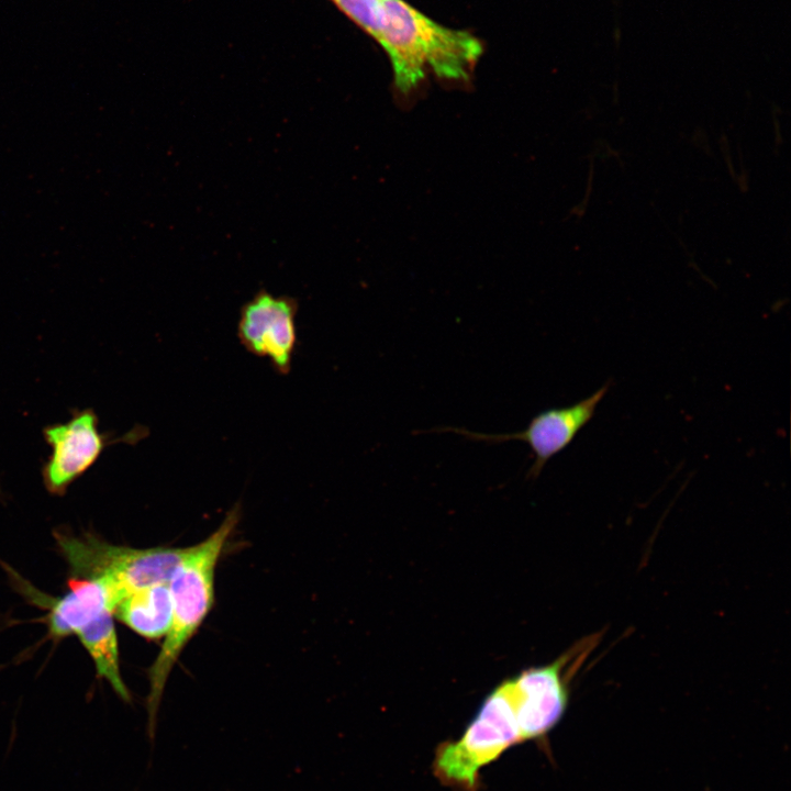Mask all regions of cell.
Listing matches in <instances>:
<instances>
[{
	"label": "cell",
	"mask_w": 791,
	"mask_h": 791,
	"mask_svg": "<svg viewBox=\"0 0 791 791\" xmlns=\"http://www.w3.org/2000/svg\"><path fill=\"white\" fill-rule=\"evenodd\" d=\"M379 7L377 42L402 91L415 87L427 67L442 78H465L482 53L476 36L437 23L405 0H379Z\"/></svg>",
	"instance_id": "6da1fadb"
},
{
	"label": "cell",
	"mask_w": 791,
	"mask_h": 791,
	"mask_svg": "<svg viewBox=\"0 0 791 791\" xmlns=\"http://www.w3.org/2000/svg\"><path fill=\"white\" fill-rule=\"evenodd\" d=\"M239 514V504H236L210 536L190 546L168 582L171 600L170 625L160 650L148 669L147 712L148 732L152 735L170 672L212 609L215 567L226 541L238 523Z\"/></svg>",
	"instance_id": "7a4b0ae2"
},
{
	"label": "cell",
	"mask_w": 791,
	"mask_h": 791,
	"mask_svg": "<svg viewBox=\"0 0 791 791\" xmlns=\"http://www.w3.org/2000/svg\"><path fill=\"white\" fill-rule=\"evenodd\" d=\"M57 547L71 579H98L118 603L127 594L169 582L189 547L133 548L110 544L91 535L55 532Z\"/></svg>",
	"instance_id": "3957f363"
},
{
	"label": "cell",
	"mask_w": 791,
	"mask_h": 791,
	"mask_svg": "<svg viewBox=\"0 0 791 791\" xmlns=\"http://www.w3.org/2000/svg\"><path fill=\"white\" fill-rule=\"evenodd\" d=\"M522 743L506 680L483 700L457 740L442 743L433 760L441 783L456 791H478L481 768Z\"/></svg>",
	"instance_id": "277c9868"
},
{
	"label": "cell",
	"mask_w": 791,
	"mask_h": 791,
	"mask_svg": "<svg viewBox=\"0 0 791 791\" xmlns=\"http://www.w3.org/2000/svg\"><path fill=\"white\" fill-rule=\"evenodd\" d=\"M601 637L588 635L554 661L506 679L522 742L543 738L557 725L568 705L571 680Z\"/></svg>",
	"instance_id": "5b68a950"
},
{
	"label": "cell",
	"mask_w": 791,
	"mask_h": 791,
	"mask_svg": "<svg viewBox=\"0 0 791 791\" xmlns=\"http://www.w3.org/2000/svg\"><path fill=\"white\" fill-rule=\"evenodd\" d=\"M142 427L114 439L99 430V420L92 409L78 410L65 423L46 426L43 430L51 455L42 467L45 489L53 495H63L71 483L85 475L99 459L103 450L115 442L138 441Z\"/></svg>",
	"instance_id": "8992f818"
},
{
	"label": "cell",
	"mask_w": 791,
	"mask_h": 791,
	"mask_svg": "<svg viewBox=\"0 0 791 791\" xmlns=\"http://www.w3.org/2000/svg\"><path fill=\"white\" fill-rule=\"evenodd\" d=\"M610 389V381L575 404L552 408L532 417L527 426L510 434H482L465 428L445 427L432 432H453L476 442L501 444L519 441L527 444L533 453V463L527 478L536 479L548 460L565 450L578 433L592 420L597 408Z\"/></svg>",
	"instance_id": "52a82bcc"
},
{
	"label": "cell",
	"mask_w": 791,
	"mask_h": 791,
	"mask_svg": "<svg viewBox=\"0 0 791 791\" xmlns=\"http://www.w3.org/2000/svg\"><path fill=\"white\" fill-rule=\"evenodd\" d=\"M299 302L289 296L276 297L260 289L243 304L237 337L245 349L269 359L280 375L291 369L297 346L296 316Z\"/></svg>",
	"instance_id": "ba28073f"
},
{
	"label": "cell",
	"mask_w": 791,
	"mask_h": 791,
	"mask_svg": "<svg viewBox=\"0 0 791 791\" xmlns=\"http://www.w3.org/2000/svg\"><path fill=\"white\" fill-rule=\"evenodd\" d=\"M10 573L23 597L47 611L46 624L49 634L55 638L76 635L81 627L101 614L114 613L118 604L110 588L98 579H71L65 594L51 597L31 586L18 573Z\"/></svg>",
	"instance_id": "9c48e42d"
},
{
	"label": "cell",
	"mask_w": 791,
	"mask_h": 791,
	"mask_svg": "<svg viewBox=\"0 0 791 791\" xmlns=\"http://www.w3.org/2000/svg\"><path fill=\"white\" fill-rule=\"evenodd\" d=\"M138 635L155 639L166 635L171 619L168 582L136 590L125 595L113 613Z\"/></svg>",
	"instance_id": "30bf717a"
},
{
	"label": "cell",
	"mask_w": 791,
	"mask_h": 791,
	"mask_svg": "<svg viewBox=\"0 0 791 791\" xmlns=\"http://www.w3.org/2000/svg\"><path fill=\"white\" fill-rule=\"evenodd\" d=\"M113 613L105 612L81 627L76 635L91 657L97 676L109 682L115 693L130 701L131 694L120 670L119 644Z\"/></svg>",
	"instance_id": "8fae6325"
},
{
	"label": "cell",
	"mask_w": 791,
	"mask_h": 791,
	"mask_svg": "<svg viewBox=\"0 0 791 791\" xmlns=\"http://www.w3.org/2000/svg\"><path fill=\"white\" fill-rule=\"evenodd\" d=\"M350 20L376 41L380 30L379 0H332Z\"/></svg>",
	"instance_id": "7c38bea8"
}]
</instances>
